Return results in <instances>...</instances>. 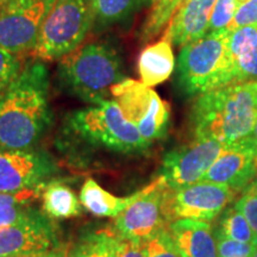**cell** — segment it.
I'll return each mask as SVG.
<instances>
[{
	"instance_id": "6",
	"label": "cell",
	"mask_w": 257,
	"mask_h": 257,
	"mask_svg": "<svg viewBox=\"0 0 257 257\" xmlns=\"http://www.w3.org/2000/svg\"><path fill=\"white\" fill-rule=\"evenodd\" d=\"M93 28L92 0H55L31 54L37 61L61 60L78 49Z\"/></svg>"
},
{
	"instance_id": "36",
	"label": "cell",
	"mask_w": 257,
	"mask_h": 257,
	"mask_svg": "<svg viewBox=\"0 0 257 257\" xmlns=\"http://www.w3.org/2000/svg\"><path fill=\"white\" fill-rule=\"evenodd\" d=\"M6 2H8V0H0V6H2V5H4Z\"/></svg>"
},
{
	"instance_id": "7",
	"label": "cell",
	"mask_w": 257,
	"mask_h": 257,
	"mask_svg": "<svg viewBox=\"0 0 257 257\" xmlns=\"http://www.w3.org/2000/svg\"><path fill=\"white\" fill-rule=\"evenodd\" d=\"M111 94L124 117L138 128L149 146L168 133L169 105L152 87L137 80L125 79L112 87Z\"/></svg>"
},
{
	"instance_id": "20",
	"label": "cell",
	"mask_w": 257,
	"mask_h": 257,
	"mask_svg": "<svg viewBox=\"0 0 257 257\" xmlns=\"http://www.w3.org/2000/svg\"><path fill=\"white\" fill-rule=\"evenodd\" d=\"M43 210L53 219H68L79 216L81 212L80 200L72 188L63 182L53 181L42 188Z\"/></svg>"
},
{
	"instance_id": "11",
	"label": "cell",
	"mask_w": 257,
	"mask_h": 257,
	"mask_svg": "<svg viewBox=\"0 0 257 257\" xmlns=\"http://www.w3.org/2000/svg\"><path fill=\"white\" fill-rule=\"evenodd\" d=\"M55 172V162L47 153L0 147V193L42 189Z\"/></svg>"
},
{
	"instance_id": "9",
	"label": "cell",
	"mask_w": 257,
	"mask_h": 257,
	"mask_svg": "<svg viewBox=\"0 0 257 257\" xmlns=\"http://www.w3.org/2000/svg\"><path fill=\"white\" fill-rule=\"evenodd\" d=\"M55 0H8L0 6V47L16 54L32 51Z\"/></svg>"
},
{
	"instance_id": "19",
	"label": "cell",
	"mask_w": 257,
	"mask_h": 257,
	"mask_svg": "<svg viewBox=\"0 0 257 257\" xmlns=\"http://www.w3.org/2000/svg\"><path fill=\"white\" fill-rule=\"evenodd\" d=\"M141 195V191L127 197H115L98 185L93 179H87L80 191L79 200L86 210L98 217H117L130 206Z\"/></svg>"
},
{
	"instance_id": "35",
	"label": "cell",
	"mask_w": 257,
	"mask_h": 257,
	"mask_svg": "<svg viewBox=\"0 0 257 257\" xmlns=\"http://www.w3.org/2000/svg\"><path fill=\"white\" fill-rule=\"evenodd\" d=\"M155 2H156V0H144V4H150V5H153Z\"/></svg>"
},
{
	"instance_id": "18",
	"label": "cell",
	"mask_w": 257,
	"mask_h": 257,
	"mask_svg": "<svg viewBox=\"0 0 257 257\" xmlns=\"http://www.w3.org/2000/svg\"><path fill=\"white\" fill-rule=\"evenodd\" d=\"M173 44L163 37L156 43L149 44L141 51L138 57V74L141 82L148 87L165 82L175 68V57Z\"/></svg>"
},
{
	"instance_id": "34",
	"label": "cell",
	"mask_w": 257,
	"mask_h": 257,
	"mask_svg": "<svg viewBox=\"0 0 257 257\" xmlns=\"http://www.w3.org/2000/svg\"><path fill=\"white\" fill-rule=\"evenodd\" d=\"M249 140L253 143V146L257 148V121L255 123V126H253L251 134H250Z\"/></svg>"
},
{
	"instance_id": "8",
	"label": "cell",
	"mask_w": 257,
	"mask_h": 257,
	"mask_svg": "<svg viewBox=\"0 0 257 257\" xmlns=\"http://www.w3.org/2000/svg\"><path fill=\"white\" fill-rule=\"evenodd\" d=\"M236 198L229 186L199 181L180 188H168L165 198V217L168 225L179 219L212 221L223 213Z\"/></svg>"
},
{
	"instance_id": "23",
	"label": "cell",
	"mask_w": 257,
	"mask_h": 257,
	"mask_svg": "<svg viewBox=\"0 0 257 257\" xmlns=\"http://www.w3.org/2000/svg\"><path fill=\"white\" fill-rule=\"evenodd\" d=\"M41 189L18 193H0V229L10 226L31 216L36 208L31 202L37 198Z\"/></svg>"
},
{
	"instance_id": "28",
	"label": "cell",
	"mask_w": 257,
	"mask_h": 257,
	"mask_svg": "<svg viewBox=\"0 0 257 257\" xmlns=\"http://www.w3.org/2000/svg\"><path fill=\"white\" fill-rule=\"evenodd\" d=\"M238 8V0H217L211 16L208 32L227 30Z\"/></svg>"
},
{
	"instance_id": "3",
	"label": "cell",
	"mask_w": 257,
	"mask_h": 257,
	"mask_svg": "<svg viewBox=\"0 0 257 257\" xmlns=\"http://www.w3.org/2000/svg\"><path fill=\"white\" fill-rule=\"evenodd\" d=\"M57 82L62 91L98 105L110 100L113 86L125 80L123 60L107 42H91L60 60Z\"/></svg>"
},
{
	"instance_id": "2",
	"label": "cell",
	"mask_w": 257,
	"mask_h": 257,
	"mask_svg": "<svg viewBox=\"0 0 257 257\" xmlns=\"http://www.w3.org/2000/svg\"><path fill=\"white\" fill-rule=\"evenodd\" d=\"M257 121V81L231 83L198 95L191 112L195 140L231 146L250 136Z\"/></svg>"
},
{
	"instance_id": "30",
	"label": "cell",
	"mask_w": 257,
	"mask_h": 257,
	"mask_svg": "<svg viewBox=\"0 0 257 257\" xmlns=\"http://www.w3.org/2000/svg\"><path fill=\"white\" fill-rule=\"evenodd\" d=\"M218 257H253L257 246L250 243H242L216 233Z\"/></svg>"
},
{
	"instance_id": "1",
	"label": "cell",
	"mask_w": 257,
	"mask_h": 257,
	"mask_svg": "<svg viewBox=\"0 0 257 257\" xmlns=\"http://www.w3.org/2000/svg\"><path fill=\"white\" fill-rule=\"evenodd\" d=\"M49 72L41 61L28 63L0 94V147L31 149L51 123Z\"/></svg>"
},
{
	"instance_id": "22",
	"label": "cell",
	"mask_w": 257,
	"mask_h": 257,
	"mask_svg": "<svg viewBox=\"0 0 257 257\" xmlns=\"http://www.w3.org/2000/svg\"><path fill=\"white\" fill-rule=\"evenodd\" d=\"M120 236L115 231L99 230L81 237L67 257H115Z\"/></svg>"
},
{
	"instance_id": "5",
	"label": "cell",
	"mask_w": 257,
	"mask_h": 257,
	"mask_svg": "<svg viewBox=\"0 0 257 257\" xmlns=\"http://www.w3.org/2000/svg\"><path fill=\"white\" fill-rule=\"evenodd\" d=\"M67 128L86 146L108 152L142 153L150 147L138 128L124 117L113 99L72 112Z\"/></svg>"
},
{
	"instance_id": "32",
	"label": "cell",
	"mask_w": 257,
	"mask_h": 257,
	"mask_svg": "<svg viewBox=\"0 0 257 257\" xmlns=\"http://www.w3.org/2000/svg\"><path fill=\"white\" fill-rule=\"evenodd\" d=\"M115 257H147L146 246L142 242L130 240L120 237L119 248Z\"/></svg>"
},
{
	"instance_id": "25",
	"label": "cell",
	"mask_w": 257,
	"mask_h": 257,
	"mask_svg": "<svg viewBox=\"0 0 257 257\" xmlns=\"http://www.w3.org/2000/svg\"><path fill=\"white\" fill-rule=\"evenodd\" d=\"M182 2L184 0H156L142 25L140 34L141 41L149 42L154 40L169 24L170 19Z\"/></svg>"
},
{
	"instance_id": "27",
	"label": "cell",
	"mask_w": 257,
	"mask_h": 257,
	"mask_svg": "<svg viewBox=\"0 0 257 257\" xmlns=\"http://www.w3.org/2000/svg\"><path fill=\"white\" fill-rule=\"evenodd\" d=\"M234 206L238 208L244 218L248 220L257 238V179L243 189L242 195L234 202Z\"/></svg>"
},
{
	"instance_id": "12",
	"label": "cell",
	"mask_w": 257,
	"mask_h": 257,
	"mask_svg": "<svg viewBox=\"0 0 257 257\" xmlns=\"http://www.w3.org/2000/svg\"><path fill=\"white\" fill-rule=\"evenodd\" d=\"M225 147L216 141L194 140V142L167 154L160 175L166 180L169 188L197 184L201 181Z\"/></svg>"
},
{
	"instance_id": "26",
	"label": "cell",
	"mask_w": 257,
	"mask_h": 257,
	"mask_svg": "<svg viewBox=\"0 0 257 257\" xmlns=\"http://www.w3.org/2000/svg\"><path fill=\"white\" fill-rule=\"evenodd\" d=\"M147 257H181L168 232V227L162 229L144 242Z\"/></svg>"
},
{
	"instance_id": "33",
	"label": "cell",
	"mask_w": 257,
	"mask_h": 257,
	"mask_svg": "<svg viewBox=\"0 0 257 257\" xmlns=\"http://www.w3.org/2000/svg\"><path fill=\"white\" fill-rule=\"evenodd\" d=\"M67 256L68 255L66 253V250L62 248H57V249L49 250V251L27 253V255H21L16 257H67Z\"/></svg>"
},
{
	"instance_id": "37",
	"label": "cell",
	"mask_w": 257,
	"mask_h": 257,
	"mask_svg": "<svg viewBox=\"0 0 257 257\" xmlns=\"http://www.w3.org/2000/svg\"><path fill=\"white\" fill-rule=\"evenodd\" d=\"M253 257H257V248H256V250H255V255H253Z\"/></svg>"
},
{
	"instance_id": "31",
	"label": "cell",
	"mask_w": 257,
	"mask_h": 257,
	"mask_svg": "<svg viewBox=\"0 0 257 257\" xmlns=\"http://www.w3.org/2000/svg\"><path fill=\"white\" fill-rule=\"evenodd\" d=\"M250 25H257V0H245L237 9L227 30L233 31Z\"/></svg>"
},
{
	"instance_id": "16",
	"label": "cell",
	"mask_w": 257,
	"mask_h": 257,
	"mask_svg": "<svg viewBox=\"0 0 257 257\" xmlns=\"http://www.w3.org/2000/svg\"><path fill=\"white\" fill-rule=\"evenodd\" d=\"M168 232L181 257H218L216 234L206 221L175 220Z\"/></svg>"
},
{
	"instance_id": "21",
	"label": "cell",
	"mask_w": 257,
	"mask_h": 257,
	"mask_svg": "<svg viewBox=\"0 0 257 257\" xmlns=\"http://www.w3.org/2000/svg\"><path fill=\"white\" fill-rule=\"evenodd\" d=\"M143 4L144 0H92L93 28L101 31L123 23Z\"/></svg>"
},
{
	"instance_id": "24",
	"label": "cell",
	"mask_w": 257,
	"mask_h": 257,
	"mask_svg": "<svg viewBox=\"0 0 257 257\" xmlns=\"http://www.w3.org/2000/svg\"><path fill=\"white\" fill-rule=\"evenodd\" d=\"M214 232L237 242L250 243L257 246V238L248 220L244 218L238 208L234 206V204L227 206L220 214L219 223Z\"/></svg>"
},
{
	"instance_id": "29",
	"label": "cell",
	"mask_w": 257,
	"mask_h": 257,
	"mask_svg": "<svg viewBox=\"0 0 257 257\" xmlns=\"http://www.w3.org/2000/svg\"><path fill=\"white\" fill-rule=\"evenodd\" d=\"M21 70L22 63L18 56L0 47V94L15 81Z\"/></svg>"
},
{
	"instance_id": "14",
	"label": "cell",
	"mask_w": 257,
	"mask_h": 257,
	"mask_svg": "<svg viewBox=\"0 0 257 257\" xmlns=\"http://www.w3.org/2000/svg\"><path fill=\"white\" fill-rule=\"evenodd\" d=\"M257 174V148L245 140L226 146L210 167L201 181L229 186L233 191H243Z\"/></svg>"
},
{
	"instance_id": "13",
	"label": "cell",
	"mask_w": 257,
	"mask_h": 257,
	"mask_svg": "<svg viewBox=\"0 0 257 257\" xmlns=\"http://www.w3.org/2000/svg\"><path fill=\"white\" fill-rule=\"evenodd\" d=\"M57 248L60 246L55 227L49 217L38 210L19 223L0 229V257H16Z\"/></svg>"
},
{
	"instance_id": "4",
	"label": "cell",
	"mask_w": 257,
	"mask_h": 257,
	"mask_svg": "<svg viewBox=\"0 0 257 257\" xmlns=\"http://www.w3.org/2000/svg\"><path fill=\"white\" fill-rule=\"evenodd\" d=\"M229 37V30L207 32L181 48L178 82L186 94L200 95L234 83Z\"/></svg>"
},
{
	"instance_id": "17",
	"label": "cell",
	"mask_w": 257,
	"mask_h": 257,
	"mask_svg": "<svg viewBox=\"0 0 257 257\" xmlns=\"http://www.w3.org/2000/svg\"><path fill=\"white\" fill-rule=\"evenodd\" d=\"M229 48L234 83L257 81V25L230 31Z\"/></svg>"
},
{
	"instance_id": "10",
	"label": "cell",
	"mask_w": 257,
	"mask_h": 257,
	"mask_svg": "<svg viewBox=\"0 0 257 257\" xmlns=\"http://www.w3.org/2000/svg\"><path fill=\"white\" fill-rule=\"evenodd\" d=\"M168 185L159 175L155 181L141 189V195L115 217L114 231L123 238L144 243L157 231L169 225L165 217V198Z\"/></svg>"
},
{
	"instance_id": "15",
	"label": "cell",
	"mask_w": 257,
	"mask_h": 257,
	"mask_svg": "<svg viewBox=\"0 0 257 257\" xmlns=\"http://www.w3.org/2000/svg\"><path fill=\"white\" fill-rule=\"evenodd\" d=\"M217 0H184L170 19L165 38L178 47L197 41L208 32Z\"/></svg>"
}]
</instances>
